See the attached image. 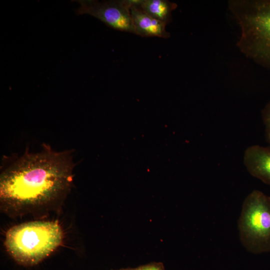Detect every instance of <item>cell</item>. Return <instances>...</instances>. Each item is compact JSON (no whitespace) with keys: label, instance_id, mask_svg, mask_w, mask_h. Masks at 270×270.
<instances>
[{"label":"cell","instance_id":"6da1fadb","mask_svg":"<svg viewBox=\"0 0 270 270\" xmlns=\"http://www.w3.org/2000/svg\"><path fill=\"white\" fill-rule=\"evenodd\" d=\"M74 167L70 150L26 152L0 174L1 211L17 217L58 208L70 190Z\"/></svg>","mask_w":270,"mask_h":270},{"label":"cell","instance_id":"3957f363","mask_svg":"<svg viewBox=\"0 0 270 270\" xmlns=\"http://www.w3.org/2000/svg\"><path fill=\"white\" fill-rule=\"evenodd\" d=\"M63 238V231L57 222L36 220L9 228L4 244L18 264L32 266L53 252L62 244Z\"/></svg>","mask_w":270,"mask_h":270},{"label":"cell","instance_id":"ba28073f","mask_svg":"<svg viewBox=\"0 0 270 270\" xmlns=\"http://www.w3.org/2000/svg\"><path fill=\"white\" fill-rule=\"evenodd\" d=\"M135 5L166 24L171 22L172 12L178 6L176 4L167 0H138Z\"/></svg>","mask_w":270,"mask_h":270},{"label":"cell","instance_id":"9c48e42d","mask_svg":"<svg viewBox=\"0 0 270 270\" xmlns=\"http://www.w3.org/2000/svg\"><path fill=\"white\" fill-rule=\"evenodd\" d=\"M112 270H166L161 262H152L136 268H125Z\"/></svg>","mask_w":270,"mask_h":270},{"label":"cell","instance_id":"7a4b0ae2","mask_svg":"<svg viewBox=\"0 0 270 270\" xmlns=\"http://www.w3.org/2000/svg\"><path fill=\"white\" fill-rule=\"evenodd\" d=\"M228 6L240 28L237 46L270 70V0H230Z\"/></svg>","mask_w":270,"mask_h":270},{"label":"cell","instance_id":"8992f818","mask_svg":"<svg viewBox=\"0 0 270 270\" xmlns=\"http://www.w3.org/2000/svg\"><path fill=\"white\" fill-rule=\"evenodd\" d=\"M244 164L254 177L270 185V146L253 145L244 154Z\"/></svg>","mask_w":270,"mask_h":270},{"label":"cell","instance_id":"5b68a950","mask_svg":"<svg viewBox=\"0 0 270 270\" xmlns=\"http://www.w3.org/2000/svg\"><path fill=\"white\" fill-rule=\"evenodd\" d=\"M75 1L80 4L76 10L78 15L89 14L116 30L136 34L128 0Z\"/></svg>","mask_w":270,"mask_h":270},{"label":"cell","instance_id":"52a82bcc","mask_svg":"<svg viewBox=\"0 0 270 270\" xmlns=\"http://www.w3.org/2000/svg\"><path fill=\"white\" fill-rule=\"evenodd\" d=\"M136 34L144 37L156 36L164 38L170 36L165 24L152 18L136 5L130 8Z\"/></svg>","mask_w":270,"mask_h":270},{"label":"cell","instance_id":"8fae6325","mask_svg":"<svg viewBox=\"0 0 270 270\" xmlns=\"http://www.w3.org/2000/svg\"><path fill=\"white\" fill-rule=\"evenodd\" d=\"M266 138L270 146V127L266 128Z\"/></svg>","mask_w":270,"mask_h":270},{"label":"cell","instance_id":"277c9868","mask_svg":"<svg viewBox=\"0 0 270 270\" xmlns=\"http://www.w3.org/2000/svg\"><path fill=\"white\" fill-rule=\"evenodd\" d=\"M240 242L248 252H270V196L254 190L245 198L238 222Z\"/></svg>","mask_w":270,"mask_h":270},{"label":"cell","instance_id":"30bf717a","mask_svg":"<svg viewBox=\"0 0 270 270\" xmlns=\"http://www.w3.org/2000/svg\"><path fill=\"white\" fill-rule=\"evenodd\" d=\"M263 122L266 128L270 127V100L265 106L262 112Z\"/></svg>","mask_w":270,"mask_h":270}]
</instances>
